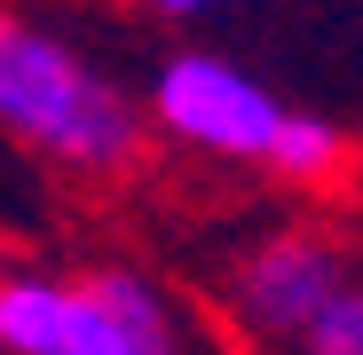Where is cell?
Wrapping results in <instances>:
<instances>
[{
  "instance_id": "5b68a950",
  "label": "cell",
  "mask_w": 363,
  "mask_h": 355,
  "mask_svg": "<svg viewBox=\"0 0 363 355\" xmlns=\"http://www.w3.org/2000/svg\"><path fill=\"white\" fill-rule=\"evenodd\" d=\"M261 166L316 190V182H332V174L347 166V135L332 127V118H316V111H284L277 135H269V150H261Z\"/></svg>"
},
{
  "instance_id": "3957f363",
  "label": "cell",
  "mask_w": 363,
  "mask_h": 355,
  "mask_svg": "<svg viewBox=\"0 0 363 355\" xmlns=\"http://www.w3.org/2000/svg\"><path fill=\"white\" fill-rule=\"evenodd\" d=\"M150 118L174 142L206 150V158H261L269 135H277V118H284V103L245 64H229V55H213V47H190V55H166L158 64Z\"/></svg>"
},
{
  "instance_id": "277c9868",
  "label": "cell",
  "mask_w": 363,
  "mask_h": 355,
  "mask_svg": "<svg viewBox=\"0 0 363 355\" xmlns=\"http://www.w3.org/2000/svg\"><path fill=\"white\" fill-rule=\"evenodd\" d=\"M340 276H347V261H340L332 237L284 229V237H269V245H253L245 261H237V292L229 300H237V316H245L261 339H292Z\"/></svg>"
},
{
  "instance_id": "6da1fadb",
  "label": "cell",
  "mask_w": 363,
  "mask_h": 355,
  "mask_svg": "<svg viewBox=\"0 0 363 355\" xmlns=\"http://www.w3.org/2000/svg\"><path fill=\"white\" fill-rule=\"evenodd\" d=\"M0 135L64 174H127L143 158V111L72 40L0 9Z\"/></svg>"
},
{
  "instance_id": "7a4b0ae2",
  "label": "cell",
  "mask_w": 363,
  "mask_h": 355,
  "mask_svg": "<svg viewBox=\"0 0 363 355\" xmlns=\"http://www.w3.org/2000/svg\"><path fill=\"white\" fill-rule=\"evenodd\" d=\"M0 355H182V316L143 269H0Z\"/></svg>"
},
{
  "instance_id": "52a82bcc",
  "label": "cell",
  "mask_w": 363,
  "mask_h": 355,
  "mask_svg": "<svg viewBox=\"0 0 363 355\" xmlns=\"http://www.w3.org/2000/svg\"><path fill=\"white\" fill-rule=\"evenodd\" d=\"M135 9H150V16H206V9H221V0H135Z\"/></svg>"
},
{
  "instance_id": "8992f818",
  "label": "cell",
  "mask_w": 363,
  "mask_h": 355,
  "mask_svg": "<svg viewBox=\"0 0 363 355\" xmlns=\"http://www.w3.org/2000/svg\"><path fill=\"white\" fill-rule=\"evenodd\" d=\"M292 347L300 355H363V284L340 276L324 300L308 308V324L292 332Z\"/></svg>"
}]
</instances>
